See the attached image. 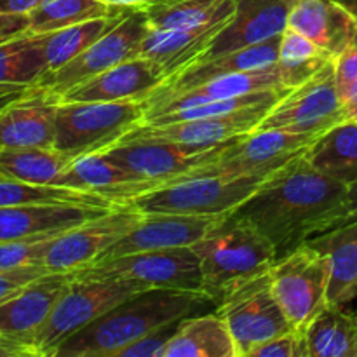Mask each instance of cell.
<instances>
[{
	"mask_svg": "<svg viewBox=\"0 0 357 357\" xmlns=\"http://www.w3.org/2000/svg\"><path fill=\"white\" fill-rule=\"evenodd\" d=\"M305 152L268 174L230 213L271 241L275 261L312 237L347 223L351 216L347 185L317 171Z\"/></svg>",
	"mask_w": 357,
	"mask_h": 357,
	"instance_id": "obj_1",
	"label": "cell"
},
{
	"mask_svg": "<svg viewBox=\"0 0 357 357\" xmlns=\"http://www.w3.org/2000/svg\"><path fill=\"white\" fill-rule=\"evenodd\" d=\"M208 303H215V300L206 293L143 289L70 337L54 357H117L122 349L150 331L194 316Z\"/></svg>",
	"mask_w": 357,
	"mask_h": 357,
	"instance_id": "obj_2",
	"label": "cell"
},
{
	"mask_svg": "<svg viewBox=\"0 0 357 357\" xmlns=\"http://www.w3.org/2000/svg\"><path fill=\"white\" fill-rule=\"evenodd\" d=\"M201 258L206 295L218 303L244 282L267 274L275 264L271 241L251 223L227 215L204 239L194 244Z\"/></svg>",
	"mask_w": 357,
	"mask_h": 357,
	"instance_id": "obj_3",
	"label": "cell"
},
{
	"mask_svg": "<svg viewBox=\"0 0 357 357\" xmlns=\"http://www.w3.org/2000/svg\"><path fill=\"white\" fill-rule=\"evenodd\" d=\"M143 289L149 288L132 279L114 275L86 278L75 272L52 309L47 323L35 337V354L37 357H54L56 351L70 337Z\"/></svg>",
	"mask_w": 357,
	"mask_h": 357,
	"instance_id": "obj_4",
	"label": "cell"
},
{
	"mask_svg": "<svg viewBox=\"0 0 357 357\" xmlns=\"http://www.w3.org/2000/svg\"><path fill=\"white\" fill-rule=\"evenodd\" d=\"M145 119L143 101H59L54 149L73 160L103 152Z\"/></svg>",
	"mask_w": 357,
	"mask_h": 357,
	"instance_id": "obj_5",
	"label": "cell"
},
{
	"mask_svg": "<svg viewBox=\"0 0 357 357\" xmlns=\"http://www.w3.org/2000/svg\"><path fill=\"white\" fill-rule=\"evenodd\" d=\"M264 180L261 176L195 174L132 197L124 206L142 215L227 216L239 208Z\"/></svg>",
	"mask_w": 357,
	"mask_h": 357,
	"instance_id": "obj_6",
	"label": "cell"
},
{
	"mask_svg": "<svg viewBox=\"0 0 357 357\" xmlns=\"http://www.w3.org/2000/svg\"><path fill=\"white\" fill-rule=\"evenodd\" d=\"M234 142L195 146L162 139L124 138L103 153L143 180L167 185L195 174H213Z\"/></svg>",
	"mask_w": 357,
	"mask_h": 357,
	"instance_id": "obj_7",
	"label": "cell"
},
{
	"mask_svg": "<svg viewBox=\"0 0 357 357\" xmlns=\"http://www.w3.org/2000/svg\"><path fill=\"white\" fill-rule=\"evenodd\" d=\"M275 300L293 328H303L328 303L330 261L328 257L305 243L268 271Z\"/></svg>",
	"mask_w": 357,
	"mask_h": 357,
	"instance_id": "obj_8",
	"label": "cell"
},
{
	"mask_svg": "<svg viewBox=\"0 0 357 357\" xmlns=\"http://www.w3.org/2000/svg\"><path fill=\"white\" fill-rule=\"evenodd\" d=\"M149 28L150 24L142 9H128L121 20L86 51L80 52L61 68L45 73L35 86L59 100L63 94L79 84L100 75L119 63L135 58L136 49Z\"/></svg>",
	"mask_w": 357,
	"mask_h": 357,
	"instance_id": "obj_9",
	"label": "cell"
},
{
	"mask_svg": "<svg viewBox=\"0 0 357 357\" xmlns=\"http://www.w3.org/2000/svg\"><path fill=\"white\" fill-rule=\"evenodd\" d=\"M216 314L232 335L237 357H250L255 347L293 328L275 300L268 272L227 293L216 303Z\"/></svg>",
	"mask_w": 357,
	"mask_h": 357,
	"instance_id": "obj_10",
	"label": "cell"
},
{
	"mask_svg": "<svg viewBox=\"0 0 357 357\" xmlns=\"http://www.w3.org/2000/svg\"><path fill=\"white\" fill-rule=\"evenodd\" d=\"M347 119L344 98L337 84L335 61H331L316 77L289 89L268 110L257 129L323 135Z\"/></svg>",
	"mask_w": 357,
	"mask_h": 357,
	"instance_id": "obj_11",
	"label": "cell"
},
{
	"mask_svg": "<svg viewBox=\"0 0 357 357\" xmlns=\"http://www.w3.org/2000/svg\"><path fill=\"white\" fill-rule=\"evenodd\" d=\"M77 274L86 278L114 275L138 281L146 288L204 293L201 258L194 246L124 255L112 260L96 261L82 271H77Z\"/></svg>",
	"mask_w": 357,
	"mask_h": 357,
	"instance_id": "obj_12",
	"label": "cell"
},
{
	"mask_svg": "<svg viewBox=\"0 0 357 357\" xmlns=\"http://www.w3.org/2000/svg\"><path fill=\"white\" fill-rule=\"evenodd\" d=\"M142 216V213L128 206H119L105 215L72 227L51 241L42 265L49 272L82 271L135 229Z\"/></svg>",
	"mask_w": 357,
	"mask_h": 357,
	"instance_id": "obj_13",
	"label": "cell"
},
{
	"mask_svg": "<svg viewBox=\"0 0 357 357\" xmlns=\"http://www.w3.org/2000/svg\"><path fill=\"white\" fill-rule=\"evenodd\" d=\"M319 136L284 129H255L230 143L213 174L267 178L289 160L302 155Z\"/></svg>",
	"mask_w": 357,
	"mask_h": 357,
	"instance_id": "obj_14",
	"label": "cell"
},
{
	"mask_svg": "<svg viewBox=\"0 0 357 357\" xmlns=\"http://www.w3.org/2000/svg\"><path fill=\"white\" fill-rule=\"evenodd\" d=\"M275 103L257 105L229 114L209 115L164 124H138L124 138L162 139V142L183 143V145L211 146L234 142L255 131ZM122 138V139H124Z\"/></svg>",
	"mask_w": 357,
	"mask_h": 357,
	"instance_id": "obj_15",
	"label": "cell"
},
{
	"mask_svg": "<svg viewBox=\"0 0 357 357\" xmlns=\"http://www.w3.org/2000/svg\"><path fill=\"white\" fill-rule=\"evenodd\" d=\"M75 272H47L0 305V335L30 349Z\"/></svg>",
	"mask_w": 357,
	"mask_h": 357,
	"instance_id": "obj_16",
	"label": "cell"
},
{
	"mask_svg": "<svg viewBox=\"0 0 357 357\" xmlns=\"http://www.w3.org/2000/svg\"><path fill=\"white\" fill-rule=\"evenodd\" d=\"M225 216H190L153 213L143 215L138 225L108 248L98 261L153 250L188 248L204 239ZM96 264V261H94Z\"/></svg>",
	"mask_w": 357,
	"mask_h": 357,
	"instance_id": "obj_17",
	"label": "cell"
},
{
	"mask_svg": "<svg viewBox=\"0 0 357 357\" xmlns=\"http://www.w3.org/2000/svg\"><path fill=\"white\" fill-rule=\"evenodd\" d=\"M293 0H236V13L220 30L202 58L239 51L281 37L288 28ZM197 61V59H195Z\"/></svg>",
	"mask_w": 357,
	"mask_h": 357,
	"instance_id": "obj_18",
	"label": "cell"
},
{
	"mask_svg": "<svg viewBox=\"0 0 357 357\" xmlns=\"http://www.w3.org/2000/svg\"><path fill=\"white\" fill-rule=\"evenodd\" d=\"M279 42H281V37H275L264 42V44L251 45V47L239 49V51L223 52L215 58L197 59L174 75L167 77L155 91H152V94L143 101V105L145 107L152 105L162 98L190 89V87L199 86V84L215 79V77L275 68L279 56Z\"/></svg>",
	"mask_w": 357,
	"mask_h": 357,
	"instance_id": "obj_19",
	"label": "cell"
},
{
	"mask_svg": "<svg viewBox=\"0 0 357 357\" xmlns=\"http://www.w3.org/2000/svg\"><path fill=\"white\" fill-rule=\"evenodd\" d=\"M59 100L37 86L0 112V149H54Z\"/></svg>",
	"mask_w": 357,
	"mask_h": 357,
	"instance_id": "obj_20",
	"label": "cell"
},
{
	"mask_svg": "<svg viewBox=\"0 0 357 357\" xmlns=\"http://www.w3.org/2000/svg\"><path fill=\"white\" fill-rule=\"evenodd\" d=\"M166 73L145 58H131L79 84L59 101H145Z\"/></svg>",
	"mask_w": 357,
	"mask_h": 357,
	"instance_id": "obj_21",
	"label": "cell"
},
{
	"mask_svg": "<svg viewBox=\"0 0 357 357\" xmlns=\"http://www.w3.org/2000/svg\"><path fill=\"white\" fill-rule=\"evenodd\" d=\"M115 208L79 204H20L0 208V244L61 234Z\"/></svg>",
	"mask_w": 357,
	"mask_h": 357,
	"instance_id": "obj_22",
	"label": "cell"
},
{
	"mask_svg": "<svg viewBox=\"0 0 357 357\" xmlns=\"http://www.w3.org/2000/svg\"><path fill=\"white\" fill-rule=\"evenodd\" d=\"M63 187L101 195L115 204L124 206L132 197L155 190L162 185L136 176L103 152H98L73 160L65 173Z\"/></svg>",
	"mask_w": 357,
	"mask_h": 357,
	"instance_id": "obj_23",
	"label": "cell"
},
{
	"mask_svg": "<svg viewBox=\"0 0 357 357\" xmlns=\"http://www.w3.org/2000/svg\"><path fill=\"white\" fill-rule=\"evenodd\" d=\"M357 17L338 0H293L288 28L319 45L323 51L340 56L351 40Z\"/></svg>",
	"mask_w": 357,
	"mask_h": 357,
	"instance_id": "obj_24",
	"label": "cell"
},
{
	"mask_svg": "<svg viewBox=\"0 0 357 357\" xmlns=\"http://www.w3.org/2000/svg\"><path fill=\"white\" fill-rule=\"evenodd\" d=\"M268 89H286L281 84V80H279L278 70L275 68L215 77V79L206 80V82L190 87V89H185L181 93L162 98V100L155 101V103L146 105L143 122L155 117V115L178 110V108L201 103H213V101L232 100V98L246 96V94Z\"/></svg>",
	"mask_w": 357,
	"mask_h": 357,
	"instance_id": "obj_25",
	"label": "cell"
},
{
	"mask_svg": "<svg viewBox=\"0 0 357 357\" xmlns=\"http://www.w3.org/2000/svg\"><path fill=\"white\" fill-rule=\"evenodd\" d=\"M227 21L194 30H159L149 28L136 49L135 58H145L162 70L167 77L183 70L201 58Z\"/></svg>",
	"mask_w": 357,
	"mask_h": 357,
	"instance_id": "obj_26",
	"label": "cell"
},
{
	"mask_svg": "<svg viewBox=\"0 0 357 357\" xmlns=\"http://www.w3.org/2000/svg\"><path fill=\"white\" fill-rule=\"evenodd\" d=\"M307 243L330 261L328 303L347 307L357 296V222L335 227Z\"/></svg>",
	"mask_w": 357,
	"mask_h": 357,
	"instance_id": "obj_27",
	"label": "cell"
},
{
	"mask_svg": "<svg viewBox=\"0 0 357 357\" xmlns=\"http://www.w3.org/2000/svg\"><path fill=\"white\" fill-rule=\"evenodd\" d=\"M160 357H237V347L225 321L215 312L181 319Z\"/></svg>",
	"mask_w": 357,
	"mask_h": 357,
	"instance_id": "obj_28",
	"label": "cell"
},
{
	"mask_svg": "<svg viewBox=\"0 0 357 357\" xmlns=\"http://www.w3.org/2000/svg\"><path fill=\"white\" fill-rule=\"evenodd\" d=\"M139 9L150 28L194 30L229 21L236 13V0H152Z\"/></svg>",
	"mask_w": 357,
	"mask_h": 357,
	"instance_id": "obj_29",
	"label": "cell"
},
{
	"mask_svg": "<svg viewBox=\"0 0 357 357\" xmlns=\"http://www.w3.org/2000/svg\"><path fill=\"white\" fill-rule=\"evenodd\" d=\"M307 160L326 176L351 187L357 181V119H347L319 136Z\"/></svg>",
	"mask_w": 357,
	"mask_h": 357,
	"instance_id": "obj_30",
	"label": "cell"
},
{
	"mask_svg": "<svg viewBox=\"0 0 357 357\" xmlns=\"http://www.w3.org/2000/svg\"><path fill=\"white\" fill-rule=\"evenodd\" d=\"M309 357H357V312L326 305L305 328Z\"/></svg>",
	"mask_w": 357,
	"mask_h": 357,
	"instance_id": "obj_31",
	"label": "cell"
},
{
	"mask_svg": "<svg viewBox=\"0 0 357 357\" xmlns=\"http://www.w3.org/2000/svg\"><path fill=\"white\" fill-rule=\"evenodd\" d=\"M72 162L56 149H0V173L33 185L63 187Z\"/></svg>",
	"mask_w": 357,
	"mask_h": 357,
	"instance_id": "obj_32",
	"label": "cell"
},
{
	"mask_svg": "<svg viewBox=\"0 0 357 357\" xmlns=\"http://www.w3.org/2000/svg\"><path fill=\"white\" fill-rule=\"evenodd\" d=\"M47 72L42 33L24 31L0 42V86H35Z\"/></svg>",
	"mask_w": 357,
	"mask_h": 357,
	"instance_id": "obj_33",
	"label": "cell"
},
{
	"mask_svg": "<svg viewBox=\"0 0 357 357\" xmlns=\"http://www.w3.org/2000/svg\"><path fill=\"white\" fill-rule=\"evenodd\" d=\"M331 61H335L333 56L328 54L302 33L291 28L282 31L275 70L286 89H295L305 84Z\"/></svg>",
	"mask_w": 357,
	"mask_h": 357,
	"instance_id": "obj_34",
	"label": "cell"
},
{
	"mask_svg": "<svg viewBox=\"0 0 357 357\" xmlns=\"http://www.w3.org/2000/svg\"><path fill=\"white\" fill-rule=\"evenodd\" d=\"M128 9L119 10L114 16L98 17V20L86 21V23L72 24V26L61 28V30L42 33V49H44L45 61H47L49 72L61 68L73 58L86 51L91 44L98 40L101 35L107 33Z\"/></svg>",
	"mask_w": 357,
	"mask_h": 357,
	"instance_id": "obj_35",
	"label": "cell"
},
{
	"mask_svg": "<svg viewBox=\"0 0 357 357\" xmlns=\"http://www.w3.org/2000/svg\"><path fill=\"white\" fill-rule=\"evenodd\" d=\"M20 204H79L101 206V208H119L121 204L108 201L101 195L51 185H33L14 180L0 173V208Z\"/></svg>",
	"mask_w": 357,
	"mask_h": 357,
	"instance_id": "obj_36",
	"label": "cell"
},
{
	"mask_svg": "<svg viewBox=\"0 0 357 357\" xmlns=\"http://www.w3.org/2000/svg\"><path fill=\"white\" fill-rule=\"evenodd\" d=\"M119 10L101 0H42L28 14V31L51 33L72 24L114 16Z\"/></svg>",
	"mask_w": 357,
	"mask_h": 357,
	"instance_id": "obj_37",
	"label": "cell"
},
{
	"mask_svg": "<svg viewBox=\"0 0 357 357\" xmlns=\"http://www.w3.org/2000/svg\"><path fill=\"white\" fill-rule=\"evenodd\" d=\"M56 236H59V234L2 243L0 244V271L24 267V265H42L49 244Z\"/></svg>",
	"mask_w": 357,
	"mask_h": 357,
	"instance_id": "obj_38",
	"label": "cell"
},
{
	"mask_svg": "<svg viewBox=\"0 0 357 357\" xmlns=\"http://www.w3.org/2000/svg\"><path fill=\"white\" fill-rule=\"evenodd\" d=\"M250 357H309V344L303 328H291L272 340L258 345Z\"/></svg>",
	"mask_w": 357,
	"mask_h": 357,
	"instance_id": "obj_39",
	"label": "cell"
},
{
	"mask_svg": "<svg viewBox=\"0 0 357 357\" xmlns=\"http://www.w3.org/2000/svg\"><path fill=\"white\" fill-rule=\"evenodd\" d=\"M180 323L181 319H178L169 324H164L159 330L150 331L149 335H145V337H142L139 340L132 342L131 345L122 349L117 354V357H160L162 356L164 347L167 345V342H169L171 338H173V335L176 333L178 324Z\"/></svg>",
	"mask_w": 357,
	"mask_h": 357,
	"instance_id": "obj_40",
	"label": "cell"
},
{
	"mask_svg": "<svg viewBox=\"0 0 357 357\" xmlns=\"http://www.w3.org/2000/svg\"><path fill=\"white\" fill-rule=\"evenodd\" d=\"M47 272L49 271L44 265H24V267L0 271V305L13 295H16L21 288Z\"/></svg>",
	"mask_w": 357,
	"mask_h": 357,
	"instance_id": "obj_41",
	"label": "cell"
},
{
	"mask_svg": "<svg viewBox=\"0 0 357 357\" xmlns=\"http://www.w3.org/2000/svg\"><path fill=\"white\" fill-rule=\"evenodd\" d=\"M335 73L342 96L357 82V23L351 35V40L344 51L335 59Z\"/></svg>",
	"mask_w": 357,
	"mask_h": 357,
	"instance_id": "obj_42",
	"label": "cell"
},
{
	"mask_svg": "<svg viewBox=\"0 0 357 357\" xmlns=\"http://www.w3.org/2000/svg\"><path fill=\"white\" fill-rule=\"evenodd\" d=\"M28 31V14H0V42Z\"/></svg>",
	"mask_w": 357,
	"mask_h": 357,
	"instance_id": "obj_43",
	"label": "cell"
},
{
	"mask_svg": "<svg viewBox=\"0 0 357 357\" xmlns=\"http://www.w3.org/2000/svg\"><path fill=\"white\" fill-rule=\"evenodd\" d=\"M42 0H0V14H30Z\"/></svg>",
	"mask_w": 357,
	"mask_h": 357,
	"instance_id": "obj_44",
	"label": "cell"
},
{
	"mask_svg": "<svg viewBox=\"0 0 357 357\" xmlns=\"http://www.w3.org/2000/svg\"><path fill=\"white\" fill-rule=\"evenodd\" d=\"M31 86H0V112L16 100L23 98Z\"/></svg>",
	"mask_w": 357,
	"mask_h": 357,
	"instance_id": "obj_45",
	"label": "cell"
},
{
	"mask_svg": "<svg viewBox=\"0 0 357 357\" xmlns=\"http://www.w3.org/2000/svg\"><path fill=\"white\" fill-rule=\"evenodd\" d=\"M0 357H33L30 349L0 335Z\"/></svg>",
	"mask_w": 357,
	"mask_h": 357,
	"instance_id": "obj_46",
	"label": "cell"
},
{
	"mask_svg": "<svg viewBox=\"0 0 357 357\" xmlns=\"http://www.w3.org/2000/svg\"><path fill=\"white\" fill-rule=\"evenodd\" d=\"M344 105L349 119H357V82L347 93H344Z\"/></svg>",
	"mask_w": 357,
	"mask_h": 357,
	"instance_id": "obj_47",
	"label": "cell"
},
{
	"mask_svg": "<svg viewBox=\"0 0 357 357\" xmlns=\"http://www.w3.org/2000/svg\"><path fill=\"white\" fill-rule=\"evenodd\" d=\"M101 2L108 3L112 7H117V9H139V7L152 2V0H101Z\"/></svg>",
	"mask_w": 357,
	"mask_h": 357,
	"instance_id": "obj_48",
	"label": "cell"
},
{
	"mask_svg": "<svg viewBox=\"0 0 357 357\" xmlns=\"http://www.w3.org/2000/svg\"><path fill=\"white\" fill-rule=\"evenodd\" d=\"M349 206H351V216H349V222H357V181L349 187Z\"/></svg>",
	"mask_w": 357,
	"mask_h": 357,
	"instance_id": "obj_49",
	"label": "cell"
},
{
	"mask_svg": "<svg viewBox=\"0 0 357 357\" xmlns=\"http://www.w3.org/2000/svg\"><path fill=\"white\" fill-rule=\"evenodd\" d=\"M340 3L347 7V9L357 17V0H340Z\"/></svg>",
	"mask_w": 357,
	"mask_h": 357,
	"instance_id": "obj_50",
	"label": "cell"
},
{
	"mask_svg": "<svg viewBox=\"0 0 357 357\" xmlns=\"http://www.w3.org/2000/svg\"><path fill=\"white\" fill-rule=\"evenodd\" d=\"M338 2H340V0H338Z\"/></svg>",
	"mask_w": 357,
	"mask_h": 357,
	"instance_id": "obj_51",
	"label": "cell"
}]
</instances>
